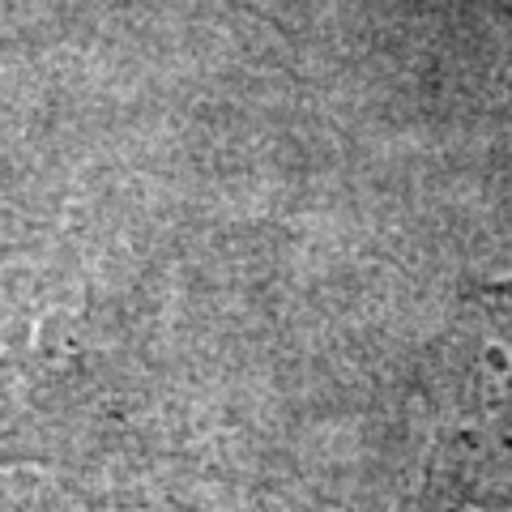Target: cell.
I'll return each mask as SVG.
<instances>
[{
  "label": "cell",
  "mask_w": 512,
  "mask_h": 512,
  "mask_svg": "<svg viewBox=\"0 0 512 512\" xmlns=\"http://www.w3.org/2000/svg\"><path fill=\"white\" fill-rule=\"evenodd\" d=\"M436 483L461 512H512V282L474 295V346L444 414Z\"/></svg>",
  "instance_id": "6da1fadb"
}]
</instances>
